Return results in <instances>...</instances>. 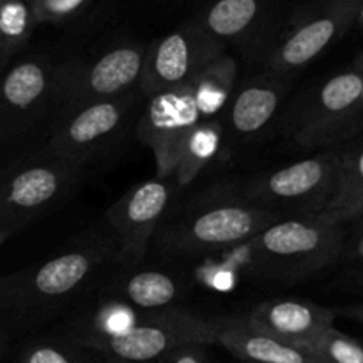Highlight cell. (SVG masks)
I'll return each instance as SVG.
<instances>
[{
  "label": "cell",
  "instance_id": "cell-24",
  "mask_svg": "<svg viewBox=\"0 0 363 363\" xmlns=\"http://www.w3.org/2000/svg\"><path fill=\"white\" fill-rule=\"evenodd\" d=\"M18 363H108L98 351L66 339H43L28 344Z\"/></svg>",
  "mask_w": 363,
  "mask_h": 363
},
{
  "label": "cell",
  "instance_id": "cell-15",
  "mask_svg": "<svg viewBox=\"0 0 363 363\" xmlns=\"http://www.w3.org/2000/svg\"><path fill=\"white\" fill-rule=\"evenodd\" d=\"M55 98V67L23 59L0 78V142L30 130Z\"/></svg>",
  "mask_w": 363,
  "mask_h": 363
},
{
  "label": "cell",
  "instance_id": "cell-36",
  "mask_svg": "<svg viewBox=\"0 0 363 363\" xmlns=\"http://www.w3.org/2000/svg\"><path fill=\"white\" fill-rule=\"evenodd\" d=\"M362 218H363V216H362Z\"/></svg>",
  "mask_w": 363,
  "mask_h": 363
},
{
  "label": "cell",
  "instance_id": "cell-6",
  "mask_svg": "<svg viewBox=\"0 0 363 363\" xmlns=\"http://www.w3.org/2000/svg\"><path fill=\"white\" fill-rule=\"evenodd\" d=\"M85 167L45 151L0 172V229L16 233L73 195Z\"/></svg>",
  "mask_w": 363,
  "mask_h": 363
},
{
  "label": "cell",
  "instance_id": "cell-10",
  "mask_svg": "<svg viewBox=\"0 0 363 363\" xmlns=\"http://www.w3.org/2000/svg\"><path fill=\"white\" fill-rule=\"evenodd\" d=\"M225 53L227 46L191 18L147 45L138 89L149 99L183 87Z\"/></svg>",
  "mask_w": 363,
  "mask_h": 363
},
{
  "label": "cell",
  "instance_id": "cell-34",
  "mask_svg": "<svg viewBox=\"0 0 363 363\" xmlns=\"http://www.w3.org/2000/svg\"><path fill=\"white\" fill-rule=\"evenodd\" d=\"M354 71H358V73H362L363 74V55H360L357 59V62H354V67H353Z\"/></svg>",
  "mask_w": 363,
  "mask_h": 363
},
{
  "label": "cell",
  "instance_id": "cell-30",
  "mask_svg": "<svg viewBox=\"0 0 363 363\" xmlns=\"http://www.w3.org/2000/svg\"><path fill=\"white\" fill-rule=\"evenodd\" d=\"M353 257L358 259V261H363V234L357 240V243L353 245Z\"/></svg>",
  "mask_w": 363,
  "mask_h": 363
},
{
  "label": "cell",
  "instance_id": "cell-37",
  "mask_svg": "<svg viewBox=\"0 0 363 363\" xmlns=\"http://www.w3.org/2000/svg\"><path fill=\"white\" fill-rule=\"evenodd\" d=\"M16 363H18V362H16Z\"/></svg>",
  "mask_w": 363,
  "mask_h": 363
},
{
  "label": "cell",
  "instance_id": "cell-17",
  "mask_svg": "<svg viewBox=\"0 0 363 363\" xmlns=\"http://www.w3.org/2000/svg\"><path fill=\"white\" fill-rule=\"evenodd\" d=\"M335 318L332 308L296 298L262 301L241 315L252 328L296 347L305 346L333 326Z\"/></svg>",
  "mask_w": 363,
  "mask_h": 363
},
{
  "label": "cell",
  "instance_id": "cell-21",
  "mask_svg": "<svg viewBox=\"0 0 363 363\" xmlns=\"http://www.w3.org/2000/svg\"><path fill=\"white\" fill-rule=\"evenodd\" d=\"M363 216V145L344 147L335 197L319 220L335 225H346Z\"/></svg>",
  "mask_w": 363,
  "mask_h": 363
},
{
  "label": "cell",
  "instance_id": "cell-35",
  "mask_svg": "<svg viewBox=\"0 0 363 363\" xmlns=\"http://www.w3.org/2000/svg\"><path fill=\"white\" fill-rule=\"evenodd\" d=\"M354 25H358V27L363 28V4H362V7H360V13H358L357 23H354Z\"/></svg>",
  "mask_w": 363,
  "mask_h": 363
},
{
  "label": "cell",
  "instance_id": "cell-11",
  "mask_svg": "<svg viewBox=\"0 0 363 363\" xmlns=\"http://www.w3.org/2000/svg\"><path fill=\"white\" fill-rule=\"evenodd\" d=\"M298 0H208L195 20L215 39L264 59Z\"/></svg>",
  "mask_w": 363,
  "mask_h": 363
},
{
  "label": "cell",
  "instance_id": "cell-8",
  "mask_svg": "<svg viewBox=\"0 0 363 363\" xmlns=\"http://www.w3.org/2000/svg\"><path fill=\"white\" fill-rule=\"evenodd\" d=\"M140 98L144 94L140 89H135L119 98L89 103L62 112L46 151L87 167L119 144Z\"/></svg>",
  "mask_w": 363,
  "mask_h": 363
},
{
  "label": "cell",
  "instance_id": "cell-1",
  "mask_svg": "<svg viewBox=\"0 0 363 363\" xmlns=\"http://www.w3.org/2000/svg\"><path fill=\"white\" fill-rule=\"evenodd\" d=\"M89 325H78L71 339L98 351L108 363H160L183 344H216L220 318H202L181 308L135 311L105 300Z\"/></svg>",
  "mask_w": 363,
  "mask_h": 363
},
{
  "label": "cell",
  "instance_id": "cell-27",
  "mask_svg": "<svg viewBox=\"0 0 363 363\" xmlns=\"http://www.w3.org/2000/svg\"><path fill=\"white\" fill-rule=\"evenodd\" d=\"M160 363H209L204 344H183L170 351Z\"/></svg>",
  "mask_w": 363,
  "mask_h": 363
},
{
  "label": "cell",
  "instance_id": "cell-26",
  "mask_svg": "<svg viewBox=\"0 0 363 363\" xmlns=\"http://www.w3.org/2000/svg\"><path fill=\"white\" fill-rule=\"evenodd\" d=\"M89 4L91 0H30L38 25L66 23L77 18Z\"/></svg>",
  "mask_w": 363,
  "mask_h": 363
},
{
  "label": "cell",
  "instance_id": "cell-18",
  "mask_svg": "<svg viewBox=\"0 0 363 363\" xmlns=\"http://www.w3.org/2000/svg\"><path fill=\"white\" fill-rule=\"evenodd\" d=\"M103 298L135 311H165L174 308V303L183 298V284L160 269L123 266L105 286Z\"/></svg>",
  "mask_w": 363,
  "mask_h": 363
},
{
  "label": "cell",
  "instance_id": "cell-14",
  "mask_svg": "<svg viewBox=\"0 0 363 363\" xmlns=\"http://www.w3.org/2000/svg\"><path fill=\"white\" fill-rule=\"evenodd\" d=\"M201 123L194 84L149 98L147 106L138 121V140L151 149L156 163V177H172L179 162L181 151Z\"/></svg>",
  "mask_w": 363,
  "mask_h": 363
},
{
  "label": "cell",
  "instance_id": "cell-25",
  "mask_svg": "<svg viewBox=\"0 0 363 363\" xmlns=\"http://www.w3.org/2000/svg\"><path fill=\"white\" fill-rule=\"evenodd\" d=\"M319 363H363V346L335 326H330L315 339L301 346Z\"/></svg>",
  "mask_w": 363,
  "mask_h": 363
},
{
  "label": "cell",
  "instance_id": "cell-7",
  "mask_svg": "<svg viewBox=\"0 0 363 363\" xmlns=\"http://www.w3.org/2000/svg\"><path fill=\"white\" fill-rule=\"evenodd\" d=\"M362 4L363 0H298L262 59L266 71L294 77L357 23Z\"/></svg>",
  "mask_w": 363,
  "mask_h": 363
},
{
  "label": "cell",
  "instance_id": "cell-22",
  "mask_svg": "<svg viewBox=\"0 0 363 363\" xmlns=\"http://www.w3.org/2000/svg\"><path fill=\"white\" fill-rule=\"evenodd\" d=\"M238 80V62L234 57L225 53L209 64L191 84L195 91L201 121L222 117L230 101Z\"/></svg>",
  "mask_w": 363,
  "mask_h": 363
},
{
  "label": "cell",
  "instance_id": "cell-28",
  "mask_svg": "<svg viewBox=\"0 0 363 363\" xmlns=\"http://www.w3.org/2000/svg\"><path fill=\"white\" fill-rule=\"evenodd\" d=\"M335 315H342V318L351 319L363 325V303H353V305H342V307L332 308Z\"/></svg>",
  "mask_w": 363,
  "mask_h": 363
},
{
  "label": "cell",
  "instance_id": "cell-16",
  "mask_svg": "<svg viewBox=\"0 0 363 363\" xmlns=\"http://www.w3.org/2000/svg\"><path fill=\"white\" fill-rule=\"evenodd\" d=\"M293 77L264 71L236 85L223 112L225 149L250 147L259 142L279 113Z\"/></svg>",
  "mask_w": 363,
  "mask_h": 363
},
{
  "label": "cell",
  "instance_id": "cell-33",
  "mask_svg": "<svg viewBox=\"0 0 363 363\" xmlns=\"http://www.w3.org/2000/svg\"><path fill=\"white\" fill-rule=\"evenodd\" d=\"M6 347H7V335L2 332V330H0V357L4 354Z\"/></svg>",
  "mask_w": 363,
  "mask_h": 363
},
{
  "label": "cell",
  "instance_id": "cell-12",
  "mask_svg": "<svg viewBox=\"0 0 363 363\" xmlns=\"http://www.w3.org/2000/svg\"><path fill=\"white\" fill-rule=\"evenodd\" d=\"M362 85L363 74L354 69L333 74L323 82L301 101L287 126L291 142L298 147L319 149L347 140Z\"/></svg>",
  "mask_w": 363,
  "mask_h": 363
},
{
  "label": "cell",
  "instance_id": "cell-32",
  "mask_svg": "<svg viewBox=\"0 0 363 363\" xmlns=\"http://www.w3.org/2000/svg\"><path fill=\"white\" fill-rule=\"evenodd\" d=\"M11 236H13V233H11V230H7V229H0V247H2V245L6 243V241L9 240Z\"/></svg>",
  "mask_w": 363,
  "mask_h": 363
},
{
  "label": "cell",
  "instance_id": "cell-19",
  "mask_svg": "<svg viewBox=\"0 0 363 363\" xmlns=\"http://www.w3.org/2000/svg\"><path fill=\"white\" fill-rule=\"evenodd\" d=\"M216 346L243 363H319L307 351L252 328L241 318H220Z\"/></svg>",
  "mask_w": 363,
  "mask_h": 363
},
{
  "label": "cell",
  "instance_id": "cell-5",
  "mask_svg": "<svg viewBox=\"0 0 363 363\" xmlns=\"http://www.w3.org/2000/svg\"><path fill=\"white\" fill-rule=\"evenodd\" d=\"M344 248V225L319 218H284L252 238L250 264L264 279L296 284L330 268Z\"/></svg>",
  "mask_w": 363,
  "mask_h": 363
},
{
  "label": "cell",
  "instance_id": "cell-2",
  "mask_svg": "<svg viewBox=\"0 0 363 363\" xmlns=\"http://www.w3.org/2000/svg\"><path fill=\"white\" fill-rule=\"evenodd\" d=\"M279 220L234 194L229 184H220L181 211L167 215L155 238L167 254L195 255L250 241Z\"/></svg>",
  "mask_w": 363,
  "mask_h": 363
},
{
  "label": "cell",
  "instance_id": "cell-20",
  "mask_svg": "<svg viewBox=\"0 0 363 363\" xmlns=\"http://www.w3.org/2000/svg\"><path fill=\"white\" fill-rule=\"evenodd\" d=\"M225 151L223 116L201 121L186 138L172 179L177 186H190Z\"/></svg>",
  "mask_w": 363,
  "mask_h": 363
},
{
  "label": "cell",
  "instance_id": "cell-31",
  "mask_svg": "<svg viewBox=\"0 0 363 363\" xmlns=\"http://www.w3.org/2000/svg\"><path fill=\"white\" fill-rule=\"evenodd\" d=\"M351 282H353L357 287H360V289H363V269H358V272L354 273Z\"/></svg>",
  "mask_w": 363,
  "mask_h": 363
},
{
  "label": "cell",
  "instance_id": "cell-3",
  "mask_svg": "<svg viewBox=\"0 0 363 363\" xmlns=\"http://www.w3.org/2000/svg\"><path fill=\"white\" fill-rule=\"evenodd\" d=\"M113 255L116 245L91 241L0 277V311L38 314L62 307L94 282Z\"/></svg>",
  "mask_w": 363,
  "mask_h": 363
},
{
  "label": "cell",
  "instance_id": "cell-29",
  "mask_svg": "<svg viewBox=\"0 0 363 363\" xmlns=\"http://www.w3.org/2000/svg\"><path fill=\"white\" fill-rule=\"evenodd\" d=\"M363 128V85H362V94H360V101H358L357 110H354L353 121H351V128H350V138L353 135H357Z\"/></svg>",
  "mask_w": 363,
  "mask_h": 363
},
{
  "label": "cell",
  "instance_id": "cell-13",
  "mask_svg": "<svg viewBox=\"0 0 363 363\" xmlns=\"http://www.w3.org/2000/svg\"><path fill=\"white\" fill-rule=\"evenodd\" d=\"M172 177H155L135 184L106 209V220L116 234L117 257L123 266L135 268L144 261L149 243L169 215L174 195Z\"/></svg>",
  "mask_w": 363,
  "mask_h": 363
},
{
  "label": "cell",
  "instance_id": "cell-4",
  "mask_svg": "<svg viewBox=\"0 0 363 363\" xmlns=\"http://www.w3.org/2000/svg\"><path fill=\"white\" fill-rule=\"evenodd\" d=\"M342 156L344 145H332L311 158L229 183V188L282 220L318 218L335 197Z\"/></svg>",
  "mask_w": 363,
  "mask_h": 363
},
{
  "label": "cell",
  "instance_id": "cell-23",
  "mask_svg": "<svg viewBox=\"0 0 363 363\" xmlns=\"http://www.w3.org/2000/svg\"><path fill=\"white\" fill-rule=\"evenodd\" d=\"M35 27L30 0H0V60L20 52Z\"/></svg>",
  "mask_w": 363,
  "mask_h": 363
},
{
  "label": "cell",
  "instance_id": "cell-9",
  "mask_svg": "<svg viewBox=\"0 0 363 363\" xmlns=\"http://www.w3.org/2000/svg\"><path fill=\"white\" fill-rule=\"evenodd\" d=\"M145 43H123L92 60H73L55 67V98L62 110L119 98L140 85Z\"/></svg>",
  "mask_w": 363,
  "mask_h": 363
}]
</instances>
